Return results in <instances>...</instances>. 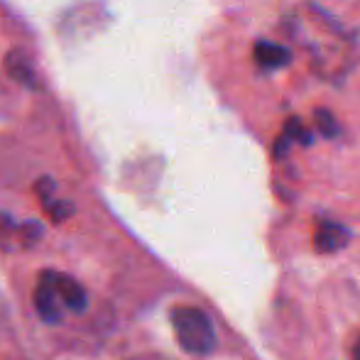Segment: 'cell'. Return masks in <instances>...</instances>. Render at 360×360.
Here are the masks:
<instances>
[{
    "label": "cell",
    "instance_id": "cell-6",
    "mask_svg": "<svg viewBox=\"0 0 360 360\" xmlns=\"http://www.w3.org/2000/svg\"><path fill=\"white\" fill-rule=\"evenodd\" d=\"M285 138L289 143H302V145H311V135H309V130L302 125V120L299 118H289L285 123Z\"/></svg>",
    "mask_w": 360,
    "mask_h": 360
},
{
    "label": "cell",
    "instance_id": "cell-7",
    "mask_svg": "<svg viewBox=\"0 0 360 360\" xmlns=\"http://www.w3.org/2000/svg\"><path fill=\"white\" fill-rule=\"evenodd\" d=\"M314 120H316V128H319V133L323 135V138H336L338 135V123H336V118H333L331 113H328L326 108H319L316 113H314Z\"/></svg>",
    "mask_w": 360,
    "mask_h": 360
},
{
    "label": "cell",
    "instance_id": "cell-8",
    "mask_svg": "<svg viewBox=\"0 0 360 360\" xmlns=\"http://www.w3.org/2000/svg\"><path fill=\"white\" fill-rule=\"evenodd\" d=\"M353 360H360V338H358L356 348H353Z\"/></svg>",
    "mask_w": 360,
    "mask_h": 360
},
{
    "label": "cell",
    "instance_id": "cell-1",
    "mask_svg": "<svg viewBox=\"0 0 360 360\" xmlns=\"http://www.w3.org/2000/svg\"><path fill=\"white\" fill-rule=\"evenodd\" d=\"M34 304L44 321H59L67 311H81L86 307V294L72 277L44 272L34 292Z\"/></svg>",
    "mask_w": 360,
    "mask_h": 360
},
{
    "label": "cell",
    "instance_id": "cell-2",
    "mask_svg": "<svg viewBox=\"0 0 360 360\" xmlns=\"http://www.w3.org/2000/svg\"><path fill=\"white\" fill-rule=\"evenodd\" d=\"M172 326L176 341L191 356H206L216 348V331L211 319L196 307L172 309Z\"/></svg>",
    "mask_w": 360,
    "mask_h": 360
},
{
    "label": "cell",
    "instance_id": "cell-4",
    "mask_svg": "<svg viewBox=\"0 0 360 360\" xmlns=\"http://www.w3.org/2000/svg\"><path fill=\"white\" fill-rule=\"evenodd\" d=\"M252 57L265 69H280L292 62V54H289L285 47H280V44H275V42H267V39H260V42L255 44Z\"/></svg>",
    "mask_w": 360,
    "mask_h": 360
},
{
    "label": "cell",
    "instance_id": "cell-9",
    "mask_svg": "<svg viewBox=\"0 0 360 360\" xmlns=\"http://www.w3.org/2000/svg\"><path fill=\"white\" fill-rule=\"evenodd\" d=\"M138 360H162V358H138Z\"/></svg>",
    "mask_w": 360,
    "mask_h": 360
},
{
    "label": "cell",
    "instance_id": "cell-5",
    "mask_svg": "<svg viewBox=\"0 0 360 360\" xmlns=\"http://www.w3.org/2000/svg\"><path fill=\"white\" fill-rule=\"evenodd\" d=\"M5 67H8V74L13 76V79H18L20 84L30 86L32 89L37 81H34V72L32 67H30L27 57H25L22 52H10L8 59H5Z\"/></svg>",
    "mask_w": 360,
    "mask_h": 360
},
{
    "label": "cell",
    "instance_id": "cell-3",
    "mask_svg": "<svg viewBox=\"0 0 360 360\" xmlns=\"http://www.w3.org/2000/svg\"><path fill=\"white\" fill-rule=\"evenodd\" d=\"M351 240V231L341 223H333V221H323L319 223L316 233H314V248L319 252H336L341 248L348 245Z\"/></svg>",
    "mask_w": 360,
    "mask_h": 360
}]
</instances>
